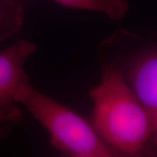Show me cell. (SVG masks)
Instances as JSON below:
<instances>
[{
	"label": "cell",
	"instance_id": "6da1fadb",
	"mask_svg": "<svg viewBox=\"0 0 157 157\" xmlns=\"http://www.w3.org/2000/svg\"><path fill=\"white\" fill-rule=\"evenodd\" d=\"M101 67V79L88 94L89 121L96 133L118 156L155 153L153 125L145 107L116 70Z\"/></svg>",
	"mask_w": 157,
	"mask_h": 157
},
{
	"label": "cell",
	"instance_id": "7a4b0ae2",
	"mask_svg": "<svg viewBox=\"0 0 157 157\" xmlns=\"http://www.w3.org/2000/svg\"><path fill=\"white\" fill-rule=\"evenodd\" d=\"M97 52L101 67L116 70L145 107L157 154V32L139 35L117 29L101 41Z\"/></svg>",
	"mask_w": 157,
	"mask_h": 157
},
{
	"label": "cell",
	"instance_id": "3957f363",
	"mask_svg": "<svg viewBox=\"0 0 157 157\" xmlns=\"http://www.w3.org/2000/svg\"><path fill=\"white\" fill-rule=\"evenodd\" d=\"M20 106L47 131L53 147L71 157L118 156L90 121L27 82L18 94Z\"/></svg>",
	"mask_w": 157,
	"mask_h": 157
},
{
	"label": "cell",
	"instance_id": "277c9868",
	"mask_svg": "<svg viewBox=\"0 0 157 157\" xmlns=\"http://www.w3.org/2000/svg\"><path fill=\"white\" fill-rule=\"evenodd\" d=\"M36 49L33 42L19 39L0 51V140L22 121L18 94L29 82L25 67Z\"/></svg>",
	"mask_w": 157,
	"mask_h": 157
},
{
	"label": "cell",
	"instance_id": "5b68a950",
	"mask_svg": "<svg viewBox=\"0 0 157 157\" xmlns=\"http://www.w3.org/2000/svg\"><path fill=\"white\" fill-rule=\"evenodd\" d=\"M68 9L95 11L112 20H120L128 9V0H52Z\"/></svg>",
	"mask_w": 157,
	"mask_h": 157
},
{
	"label": "cell",
	"instance_id": "8992f818",
	"mask_svg": "<svg viewBox=\"0 0 157 157\" xmlns=\"http://www.w3.org/2000/svg\"><path fill=\"white\" fill-rule=\"evenodd\" d=\"M25 22L21 0H0V43L17 34Z\"/></svg>",
	"mask_w": 157,
	"mask_h": 157
}]
</instances>
